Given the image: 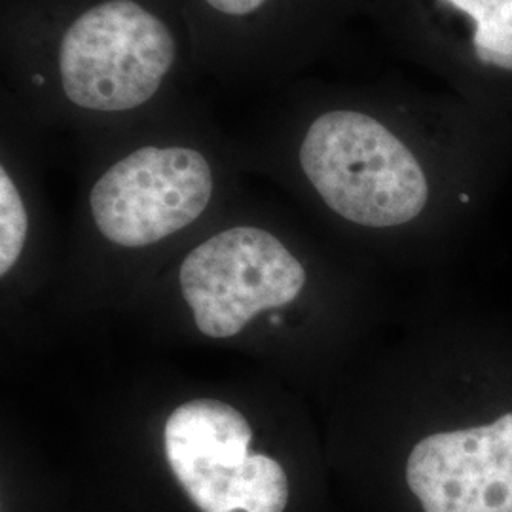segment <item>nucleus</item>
Wrapping results in <instances>:
<instances>
[{"label": "nucleus", "mask_w": 512, "mask_h": 512, "mask_svg": "<svg viewBox=\"0 0 512 512\" xmlns=\"http://www.w3.org/2000/svg\"><path fill=\"white\" fill-rule=\"evenodd\" d=\"M200 109L188 99L129 126L131 143L88 190V215L101 238L124 249H143L205 217L217 196L219 169L194 131Z\"/></svg>", "instance_id": "nucleus-3"}, {"label": "nucleus", "mask_w": 512, "mask_h": 512, "mask_svg": "<svg viewBox=\"0 0 512 512\" xmlns=\"http://www.w3.org/2000/svg\"><path fill=\"white\" fill-rule=\"evenodd\" d=\"M245 416L217 399L181 404L165 421L167 463L202 512H283L289 480L275 459L253 454Z\"/></svg>", "instance_id": "nucleus-5"}, {"label": "nucleus", "mask_w": 512, "mask_h": 512, "mask_svg": "<svg viewBox=\"0 0 512 512\" xmlns=\"http://www.w3.org/2000/svg\"><path fill=\"white\" fill-rule=\"evenodd\" d=\"M294 165L334 215L363 228H397L425 211L431 188L414 150L382 118L330 103L293 82L275 97Z\"/></svg>", "instance_id": "nucleus-2"}, {"label": "nucleus", "mask_w": 512, "mask_h": 512, "mask_svg": "<svg viewBox=\"0 0 512 512\" xmlns=\"http://www.w3.org/2000/svg\"><path fill=\"white\" fill-rule=\"evenodd\" d=\"M406 482L423 512H512V412L421 439Z\"/></svg>", "instance_id": "nucleus-7"}, {"label": "nucleus", "mask_w": 512, "mask_h": 512, "mask_svg": "<svg viewBox=\"0 0 512 512\" xmlns=\"http://www.w3.org/2000/svg\"><path fill=\"white\" fill-rule=\"evenodd\" d=\"M179 283L198 329L230 338L256 313L296 300L306 270L274 232L238 224L196 245L181 264Z\"/></svg>", "instance_id": "nucleus-6"}, {"label": "nucleus", "mask_w": 512, "mask_h": 512, "mask_svg": "<svg viewBox=\"0 0 512 512\" xmlns=\"http://www.w3.org/2000/svg\"><path fill=\"white\" fill-rule=\"evenodd\" d=\"M475 21L473 46L480 63L512 71V0H442Z\"/></svg>", "instance_id": "nucleus-8"}, {"label": "nucleus", "mask_w": 512, "mask_h": 512, "mask_svg": "<svg viewBox=\"0 0 512 512\" xmlns=\"http://www.w3.org/2000/svg\"><path fill=\"white\" fill-rule=\"evenodd\" d=\"M338 0H179L198 74L224 86L283 90L329 33Z\"/></svg>", "instance_id": "nucleus-4"}, {"label": "nucleus", "mask_w": 512, "mask_h": 512, "mask_svg": "<svg viewBox=\"0 0 512 512\" xmlns=\"http://www.w3.org/2000/svg\"><path fill=\"white\" fill-rule=\"evenodd\" d=\"M29 236V211L12 171L0 167V275H6L23 253Z\"/></svg>", "instance_id": "nucleus-9"}, {"label": "nucleus", "mask_w": 512, "mask_h": 512, "mask_svg": "<svg viewBox=\"0 0 512 512\" xmlns=\"http://www.w3.org/2000/svg\"><path fill=\"white\" fill-rule=\"evenodd\" d=\"M0 57V101L99 135L183 105L198 74L179 0H2Z\"/></svg>", "instance_id": "nucleus-1"}]
</instances>
